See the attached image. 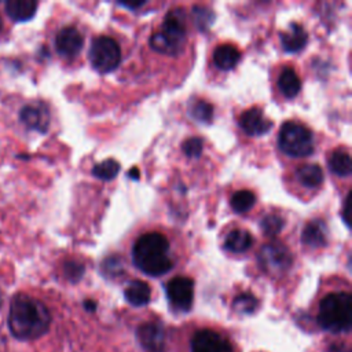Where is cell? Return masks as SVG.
Instances as JSON below:
<instances>
[{"instance_id": "d6986e66", "label": "cell", "mask_w": 352, "mask_h": 352, "mask_svg": "<svg viewBox=\"0 0 352 352\" xmlns=\"http://www.w3.org/2000/svg\"><path fill=\"white\" fill-rule=\"evenodd\" d=\"M296 176H297V180L304 187H308V188H315V187L320 186L323 182V170L316 164L301 165L296 170Z\"/></svg>"}, {"instance_id": "ac0fdd59", "label": "cell", "mask_w": 352, "mask_h": 352, "mask_svg": "<svg viewBox=\"0 0 352 352\" xmlns=\"http://www.w3.org/2000/svg\"><path fill=\"white\" fill-rule=\"evenodd\" d=\"M124 294H125L126 301L129 304H132L133 307H143L150 301L151 290L146 282L133 280L126 286Z\"/></svg>"}, {"instance_id": "4fadbf2b", "label": "cell", "mask_w": 352, "mask_h": 352, "mask_svg": "<svg viewBox=\"0 0 352 352\" xmlns=\"http://www.w3.org/2000/svg\"><path fill=\"white\" fill-rule=\"evenodd\" d=\"M241 128L252 136H258L267 133L272 128V122L264 117L263 111L258 107H250L242 113L239 118Z\"/></svg>"}, {"instance_id": "277c9868", "label": "cell", "mask_w": 352, "mask_h": 352, "mask_svg": "<svg viewBox=\"0 0 352 352\" xmlns=\"http://www.w3.org/2000/svg\"><path fill=\"white\" fill-rule=\"evenodd\" d=\"M186 33L183 11L180 8L170 10L165 16L161 29L151 36L150 45L161 54L176 55L184 45Z\"/></svg>"}, {"instance_id": "9a60e30c", "label": "cell", "mask_w": 352, "mask_h": 352, "mask_svg": "<svg viewBox=\"0 0 352 352\" xmlns=\"http://www.w3.org/2000/svg\"><path fill=\"white\" fill-rule=\"evenodd\" d=\"M280 40L283 48L287 52H298L305 47L308 41V34L301 25L293 22L290 23L289 29L285 33H282Z\"/></svg>"}, {"instance_id": "44dd1931", "label": "cell", "mask_w": 352, "mask_h": 352, "mask_svg": "<svg viewBox=\"0 0 352 352\" xmlns=\"http://www.w3.org/2000/svg\"><path fill=\"white\" fill-rule=\"evenodd\" d=\"M278 85H279V89L282 91V94L286 98H294L300 92L301 81H300V77L297 76V73L293 69L286 67L279 76Z\"/></svg>"}, {"instance_id": "836d02e7", "label": "cell", "mask_w": 352, "mask_h": 352, "mask_svg": "<svg viewBox=\"0 0 352 352\" xmlns=\"http://www.w3.org/2000/svg\"><path fill=\"white\" fill-rule=\"evenodd\" d=\"M128 176H129L131 179L138 180V179H139V169H138V168H132V169L128 172Z\"/></svg>"}, {"instance_id": "5b68a950", "label": "cell", "mask_w": 352, "mask_h": 352, "mask_svg": "<svg viewBox=\"0 0 352 352\" xmlns=\"http://www.w3.org/2000/svg\"><path fill=\"white\" fill-rule=\"evenodd\" d=\"M279 147L289 157H308L314 151L311 131L294 121H287L279 131Z\"/></svg>"}, {"instance_id": "ba28073f", "label": "cell", "mask_w": 352, "mask_h": 352, "mask_svg": "<svg viewBox=\"0 0 352 352\" xmlns=\"http://www.w3.org/2000/svg\"><path fill=\"white\" fill-rule=\"evenodd\" d=\"M165 292L170 305L182 312H186L191 308L194 300V282L187 276H176L170 279Z\"/></svg>"}, {"instance_id": "5bb4252c", "label": "cell", "mask_w": 352, "mask_h": 352, "mask_svg": "<svg viewBox=\"0 0 352 352\" xmlns=\"http://www.w3.org/2000/svg\"><path fill=\"white\" fill-rule=\"evenodd\" d=\"M301 241L304 245L311 248L324 246L327 243V227L324 221L315 219L307 223L301 234Z\"/></svg>"}, {"instance_id": "f1b7e54d", "label": "cell", "mask_w": 352, "mask_h": 352, "mask_svg": "<svg viewBox=\"0 0 352 352\" xmlns=\"http://www.w3.org/2000/svg\"><path fill=\"white\" fill-rule=\"evenodd\" d=\"M183 153L187 155V157H191V158H197L201 155L202 153V148H204V143L199 138H190L187 140H184L183 146Z\"/></svg>"}, {"instance_id": "d6a6232c", "label": "cell", "mask_w": 352, "mask_h": 352, "mask_svg": "<svg viewBox=\"0 0 352 352\" xmlns=\"http://www.w3.org/2000/svg\"><path fill=\"white\" fill-rule=\"evenodd\" d=\"M120 4H122L124 7H128V8H138V7H140V6H143L144 4V1H138V3H120Z\"/></svg>"}, {"instance_id": "4dcf8cb0", "label": "cell", "mask_w": 352, "mask_h": 352, "mask_svg": "<svg viewBox=\"0 0 352 352\" xmlns=\"http://www.w3.org/2000/svg\"><path fill=\"white\" fill-rule=\"evenodd\" d=\"M349 202H351V192H348V195L345 197V201H344V206H342V219L346 223V226H349Z\"/></svg>"}, {"instance_id": "484cf974", "label": "cell", "mask_w": 352, "mask_h": 352, "mask_svg": "<svg viewBox=\"0 0 352 352\" xmlns=\"http://www.w3.org/2000/svg\"><path fill=\"white\" fill-rule=\"evenodd\" d=\"M190 114L192 116V118H195L197 121L201 122H209L213 117V106L205 100H195L191 106H190Z\"/></svg>"}, {"instance_id": "52a82bcc", "label": "cell", "mask_w": 352, "mask_h": 352, "mask_svg": "<svg viewBox=\"0 0 352 352\" xmlns=\"http://www.w3.org/2000/svg\"><path fill=\"white\" fill-rule=\"evenodd\" d=\"M293 257L290 250L280 242H270L260 249L258 263L270 274H280L289 270Z\"/></svg>"}, {"instance_id": "f546056e", "label": "cell", "mask_w": 352, "mask_h": 352, "mask_svg": "<svg viewBox=\"0 0 352 352\" xmlns=\"http://www.w3.org/2000/svg\"><path fill=\"white\" fill-rule=\"evenodd\" d=\"M65 274H66L67 279H70L72 282H77L84 274V267L80 263L67 261L65 264Z\"/></svg>"}, {"instance_id": "2e32d148", "label": "cell", "mask_w": 352, "mask_h": 352, "mask_svg": "<svg viewBox=\"0 0 352 352\" xmlns=\"http://www.w3.org/2000/svg\"><path fill=\"white\" fill-rule=\"evenodd\" d=\"M37 3L33 0H8L6 3V11L8 16L15 22H25L34 16Z\"/></svg>"}, {"instance_id": "7402d4cb", "label": "cell", "mask_w": 352, "mask_h": 352, "mask_svg": "<svg viewBox=\"0 0 352 352\" xmlns=\"http://www.w3.org/2000/svg\"><path fill=\"white\" fill-rule=\"evenodd\" d=\"M329 168L330 170L341 177H346L352 172V161L346 151L336 150L331 153L329 158Z\"/></svg>"}, {"instance_id": "7a4b0ae2", "label": "cell", "mask_w": 352, "mask_h": 352, "mask_svg": "<svg viewBox=\"0 0 352 352\" xmlns=\"http://www.w3.org/2000/svg\"><path fill=\"white\" fill-rule=\"evenodd\" d=\"M135 265L150 276H160L172 270L169 242L160 232H147L138 238L132 249Z\"/></svg>"}, {"instance_id": "e0dca14e", "label": "cell", "mask_w": 352, "mask_h": 352, "mask_svg": "<svg viewBox=\"0 0 352 352\" xmlns=\"http://www.w3.org/2000/svg\"><path fill=\"white\" fill-rule=\"evenodd\" d=\"M241 59V52L231 44L219 45L213 52V62L221 70H231Z\"/></svg>"}, {"instance_id": "d4e9b609", "label": "cell", "mask_w": 352, "mask_h": 352, "mask_svg": "<svg viewBox=\"0 0 352 352\" xmlns=\"http://www.w3.org/2000/svg\"><path fill=\"white\" fill-rule=\"evenodd\" d=\"M283 226H285L283 219L275 213H270V214L264 216L260 223L263 234L270 238L276 236L280 232V230L283 228Z\"/></svg>"}, {"instance_id": "1f68e13d", "label": "cell", "mask_w": 352, "mask_h": 352, "mask_svg": "<svg viewBox=\"0 0 352 352\" xmlns=\"http://www.w3.org/2000/svg\"><path fill=\"white\" fill-rule=\"evenodd\" d=\"M84 307H85L87 311L94 312V311L96 309V302L92 301V300H85V301H84Z\"/></svg>"}, {"instance_id": "8fae6325", "label": "cell", "mask_w": 352, "mask_h": 352, "mask_svg": "<svg viewBox=\"0 0 352 352\" xmlns=\"http://www.w3.org/2000/svg\"><path fill=\"white\" fill-rule=\"evenodd\" d=\"M82 44H84V38L81 33L72 26L60 29L55 37V48L58 54L66 59H70L78 55V52L82 48Z\"/></svg>"}, {"instance_id": "ffe728a7", "label": "cell", "mask_w": 352, "mask_h": 352, "mask_svg": "<svg viewBox=\"0 0 352 352\" xmlns=\"http://www.w3.org/2000/svg\"><path fill=\"white\" fill-rule=\"evenodd\" d=\"M252 243L253 238L246 230H234L227 235L224 248L232 253H242L246 252Z\"/></svg>"}, {"instance_id": "cb8c5ba5", "label": "cell", "mask_w": 352, "mask_h": 352, "mask_svg": "<svg viewBox=\"0 0 352 352\" xmlns=\"http://www.w3.org/2000/svg\"><path fill=\"white\" fill-rule=\"evenodd\" d=\"M120 172V164L116 160H106L99 164H96L92 169L94 176L102 180H111L114 179Z\"/></svg>"}, {"instance_id": "e575fe53", "label": "cell", "mask_w": 352, "mask_h": 352, "mask_svg": "<svg viewBox=\"0 0 352 352\" xmlns=\"http://www.w3.org/2000/svg\"><path fill=\"white\" fill-rule=\"evenodd\" d=\"M1 302H3V298H1V292H0V307H1Z\"/></svg>"}, {"instance_id": "8992f818", "label": "cell", "mask_w": 352, "mask_h": 352, "mask_svg": "<svg viewBox=\"0 0 352 352\" xmlns=\"http://www.w3.org/2000/svg\"><path fill=\"white\" fill-rule=\"evenodd\" d=\"M89 60L100 73L114 70L121 62V51L117 41L106 36L96 37L91 44Z\"/></svg>"}, {"instance_id": "3957f363", "label": "cell", "mask_w": 352, "mask_h": 352, "mask_svg": "<svg viewBox=\"0 0 352 352\" xmlns=\"http://www.w3.org/2000/svg\"><path fill=\"white\" fill-rule=\"evenodd\" d=\"M318 322L320 327L331 333L349 331L352 324V298L349 293L327 294L319 304Z\"/></svg>"}, {"instance_id": "83f0119b", "label": "cell", "mask_w": 352, "mask_h": 352, "mask_svg": "<svg viewBox=\"0 0 352 352\" xmlns=\"http://www.w3.org/2000/svg\"><path fill=\"white\" fill-rule=\"evenodd\" d=\"M192 15H194V19H195V23L199 29H206L212 21H213V14L210 10L205 8V7H194L192 8Z\"/></svg>"}, {"instance_id": "4316f807", "label": "cell", "mask_w": 352, "mask_h": 352, "mask_svg": "<svg viewBox=\"0 0 352 352\" xmlns=\"http://www.w3.org/2000/svg\"><path fill=\"white\" fill-rule=\"evenodd\" d=\"M257 305H258L257 298L250 293H242L236 296L232 302V307L242 314H252L257 308Z\"/></svg>"}, {"instance_id": "9c48e42d", "label": "cell", "mask_w": 352, "mask_h": 352, "mask_svg": "<svg viewBox=\"0 0 352 352\" xmlns=\"http://www.w3.org/2000/svg\"><path fill=\"white\" fill-rule=\"evenodd\" d=\"M191 352H234V349L226 337L213 330L204 329L194 334Z\"/></svg>"}, {"instance_id": "d590c367", "label": "cell", "mask_w": 352, "mask_h": 352, "mask_svg": "<svg viewBox=\"0 0 352 352\" xmlns=\"http://www.w3.org/2000/svg\"><path fill=\"white\" fill-rule=\"evenodd\" d=\"M0 29H1V19H0Z\"/></svg>"}, {"instance_id": "6da1fadb", "label": "cell", "mask_w": 352, "mask_h": 352, "mask_svg": "<svg viewBox=\"0 0 352 352\" xmlns=\"http://www.w3.org/2000/svg\"><path fill=\"white\" fill-rule=\"evenodd\" d=\"M50 323V311L40 300L23 293L12 297L8 312V327L15 338H38L48 331Z\"/></svg>"}, {"instance_id": "30bf717a", "label": "cell", "mask_w": 352, "mask_h": 352, "mask_svg": "<svg viewBox=\"0 0 352 352\" xmlns=\"http://www.w3.org/2000/svg\"><path fill=\"white\" fill-rule=\"evenodd\" d=\"M19 118L25 126L37 132H45L50 126V111L43 102H32L23 106Z\"/></svg>"}, {"instance_id": "603a6c76", "label": "cell", "mask_w": 352, "mask_h": 352, "mask_svg": "<svg viewBox=\"0 0 352 352\" xmlns=\"http://www.w3.org/2000/svg\"><path fill=\"white\" fill-rule=\"evenodd\" d=\"M230 202H231V206H232L234 212L245 213L254 205L256 197L249 190H241V191H236L235 194H232Z\"/></svg>"}, {"instance_id": "7c38bea8", "label": "cell", "mask_w": 352, "mask_h": 352, "mask_svg": "<svg viewBox=\"0 0 352 352\" xmlns=\"http://www.w3.org/2000/svg\"><path fill=\"white\" fill-rule=\"evenodd\" d=\"M140 345L148 352L165 351V331L160 323L147 322L140 324L136 331Z\"/></svg>"}]
</instances>
